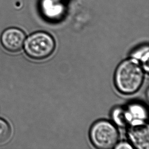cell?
Segmentation results:
<instances>
[{"label":"cell","instance_id":"cell-1","mask_svg":"<svg viewBox=\"0 0 149 149\" xmlns=\"http://www.w3.org/2000/svg\"><path fill=\"white\" fill-rule=\"evenodd\" d=\"M145 73L143 66L135 58L124 61L115 72L114 81L118 91L126 95L136 93L143 84Z\"/></svg>","mask_w":149,"mask_h":149},{"label":"cell","instance_id":"cell-2","mask_svg":"<svg viewBox=\"0 0 149 149\" xmlns=\"http://www.w3.org/2000/svg\"><path fill=\"white\" fill-rule=\"evenodd\" d=\"M24 46L25 54L29 58L42 60L53 54L56 44L54 38L49 33L37 32L26 39Z\"/></svg>","mask_w":149,"mask_h":149},{"label":"cell","instance_id":"cell-3","mask_svg":"<svg viewBox=\"0 0 149 149\" xmlns=\"http://www.w3.org/2000/svg\"><path fill=\"white\" fill-rule=\"evenodd\" d=\"M89 135L93 146L100 149L115 148L120 137L115 124L105 120L95 122L91 127Z\"/></svg>","mask_w":149,"mask_h":149},{"label":"cell","instance_id":"cell-4","mask_svg":"<svg viewBox=\"0 0 149 149\" xmlns=\"http://www.w3.org/2000/svg\"><path fill=\"white\" fill-rule=\"evenodd\" d=\"M26 39V35L23 31L16 28H10L2 33L0 40L5 50L14 53L22 50Z\"/></svg>","mask_w":149,"mask_h":149},{"label":"cell","instance_id":"cell-5","mask_svg":"<svg viewBox=\"0 0 149 149\" xmlns=\"http://www.w3.org/2000/svg\"><path fill=\"white\" fill-rule=\"evenodd\" d=\"M126 127L146 124L148 111L143 105L133 103L124 107Z\"/></svg>","mask_w":149,"mask_h":149},{"label":"cell","instance_id":"cell-6","mask_svg":"<svg viewBox=\"0 0 149 149\" xmlns=\"http://www.w3.org/2000/svg\"><path fill=\"white\" fill-rule=\"evenodd\" d=\"M149 130L147 124L128 127L127 135L133 147L149 149Z\"/></svg>","mask_w":149,"mask_h":149},{"label":"cell","instance_id":"cell-7","mask_svg":"<svg viewBox=\"0 0 149 149\" xmlns=\"http://www.w3.org/2000/svg\"><path fill=\"white\" fill-rule=\"evenodd\" d=\"M149 47L144 45L135 49L131 54V58L138 61L145 70L146 72L149 71Z\"/></svg>","mask_w":149,"mask_h":149},{"label":"cell","instance_id":"cell-8","mask_svg":"<svg viewBox=\"0 0 149 149\" xmlns=\"http://www.w3.org/2000/svg\"><path fill=\"white\" fill-rule=\"evenodd\" d=\"M11 134L12 129L9 124L4 119L0 118V145L7 142Z\"/></svg>","mask_w":149,"mask_h":149},{"label":"cell","instance_id":"cell-9","mask_svg":"<svg viewBox=\"0 0 149 149\" xmlns=\"http://www.w3.org/2000/svg\"><path fill=\"white\" fill-rule=\"evenodd\" d=\"M111 118L115 125L119 127H126L123 107H117L113 109L111 113Z\"/></svg>","mask_w":149,"mask_h":149},{"label":"cell","instance_id":"cell-10","mask_svg":"<svg viewBox=\"0 0 149 149\" xmlns=\"http://www.w3.org/2000/svg\"><path fill=\"white\" fill-rule=\"evenodd\" d=\"M115 149H132L133 146L131 143H128L127 142H122L118 143L115 146Z\"/></svg>","mask_w":149,"mask_h":149}]
</instances>
